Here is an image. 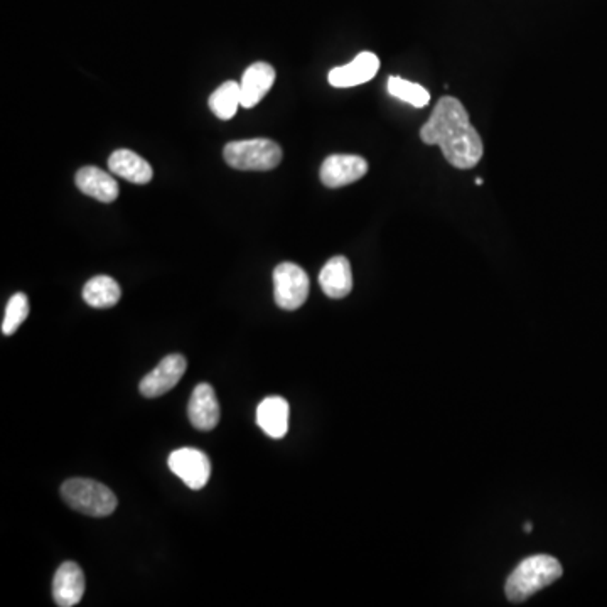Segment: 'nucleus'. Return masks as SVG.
<instances>
[{"label":"nucleus","mask_w":607,"mask_h":607,"mask_svg":"<svg viewBox=\"0 0 607 607\" xmlns=\"http://www.w3.org/2000/svg\"><path fill=\"white\" fill-rule=\"evenodd\" d=\"M420 139L427 146L440 147L446 160L456 169H473L485 156L481 135L458 98L438 100L430 119L420 129Z\"/></svg>","instance_id":"f257e3e1"},{"label":"nucleus","mask_w":607,"mask_h":607,"mask_svg":"<svg viewBox=\"0 0 607 607\" xmlns=\"http://www.w3.org/2000/svg\"><path fill=\"white\" fill-rule=\"evenodd\" d=\"M562 573L564 569L559 560L550 555H534L520 562L518 567L511 572L505 593L511 602H523L550 583L559 581Z\"/></svg>","instance_id":"f03ea898"},{"label":"nucleus","mask_w":607,"mask_h":607,"mask_svg":"<svg viewBox=\"0 0 607 607\" xmlns=\"http://www.w3.org/2000/svg\"><path fill=\"white\" fill-rule=\"evenodd\" d=\"M61 498L74 511L93 518L109 516L117 510V496L109 486L86 477H72L61 486Z\"/></svg>","instance_id":"7ed1b4c3"},{"label":"nucleus","mask_w":607,"mask_h":607,"mask_svg":"<svg viewBox=\"0 0 607 607\" xmlns=\"http://www.w3.org/2000/svg\"><path fill=\"white\" fill-rule=\"evenodd\" d=\"M223 158L233 169L272 170L282 160V149L270 139H248L226 144Z\"/></svg>","instance_id":"20e7f679"},{"label":"nucleus","mask_w":607,"mask_h":607,"mask_svg":"<svg viewBox=\"0 0 607 607\" xmlns=\"http://www.w3.org/2000/svg\"><path fill=\"white\" fill-rule=\"evenodd\" d=\"M309 295V277L304 268L284 262L274 270V297L284 311L303 307Z\"/></svg>","instance_id":"39448f33"},{"label":"nucleus","mask_w":607,"mask_h":607,"mask_svg":"<svg viewBox=\"0 0 607 607\" xmlns=\"http://www.w3.org/2000/svg\"><path fill=\"white\" fill-rule=\"evenodd\" d=\"M169 469L191 489H203L211 477V462L203 450L193 448L176 449L168 459Z\"/></svg>","instance_id":"423d86ee"},{"label":"nucleus","mask_w":607,"mask_h":607,"mask_svg":"<svg viewBox=\"0 0 607 607\" xmlns=\"http://www.w3.org/2000/svg\"><path fill=\"white\" fill-rule=\"evenodd\" d=\"M188 368L186 358L182 354H169L160 363L142 378L139 390L146 399H158L174 389Z\"/></svg>","instance_id":"0eeeda50"},{"label":"nucleus","mask_w":607,"mask_h":607,"mask_svg":"<svg viewBox=\"0 0 607 607\" xmlns=\"http://www.w3.org/2000/svg\"><path fill=\"white\" fill-rule=\"evenodd\" d=\"M368 172V162L360 156L332 154L321 166V181L331 189H338L360 181Z\"/></svg>","instance_id":"6e6552de"},{"label":"nucleus","mask_w":607,"mask_h":607,"mask_svg":"<svg viewBox=\"0 0 607 607\" xmlns=\"http://www.w3.org/2000/svg\"><path fill=\"white\" fill-rule=\"evenodd\" d=\"M85 594V573L74 562H64L53 579V599L56 606L73 607Z\"/></svg>","instance_id":"1a4fd4ad"},{"label":"nucleus","mask_w":607,"mask_h":607,"mask_svg":"<svg viewBox=\"0 0 607 607\" xmlns=\"http://www.w3.org/2000/svg\"><path fill=\"white\" fill-rule=\"evenodd\" d=\"M188 415H189L191 425L198 430H203V432H209L218 425V399H217V393L209 383L196 385V389L191 393L189 403H188Z\"/></svg>","instance_id":"9d476101"},{"label":"nucleus","mask_w":607,"mask_h":607,"mask_svg":"<svg viewBox=\"0 0 607 607\" xmlns=\"http://www.w3.org/2000/svg\"><path fill=\"white\" fill-rule=\"evenodd\" d=\"M380 70V60L373 53H360L350 64L329 72V83L334 88H352L373 80Z\"/></svg>","instance_id":"9b49d317"},{"label":"nucleus","mask_w":607,"mask_h":607,"mask_svg":"<svg viewBox=\"0 0 607 607\" xmlns=\"http://www.w3.org/2000/svg\"><path fill=\"white\" fill-rule=\"evenodd\" d=\"M275 83V70L268 63H255L246 68L243 73L242 83V107L243 109H254L264 97L270 92V88Z\"/></svg>","instance_id":"f8f14e48"},{"label":"nucleus","mask_w":607,"mask_h":607,"mask_svg":"<svg viewBox=\"0 0 607 607\" xmlns=\"http://www.w3.org/2000/svg\"><path fill=\"white\" fill-rule=\"evenodd\" d=\"M76 186L83 195L100 203H113L119 198V182L109 172L95 166H86L76 174Z\"/></svg>","instance_id":"ddd939ff"},{"label":"nucleus","mask_w":607,"mask_h":607,"mask_svg":"<svg viewBox=\"0 0 607 607\" xmlns=\"http://www.w3.org/2000/svg\"><path fill=\"white\" fill-rule=\"evenodd\" d=\"M256 424L268 438H282L289 430V403L282 397H267L256 407Z\"/></svg>","instance_id":"4468645a"},{"label":"nucleus","mask_w":607,"mask_h":607,"mask_svg":"<svg viewBox=\"0 0 607 607\" xmlns=\"http://www.w3.org/2000/svg\"><path fill=\"white\" fill-rule=\"evenodd\" d=\"M323 292L331 299H344L352 289V272L346 256H332L319 274Z\"/></svg>","instance_id":"2eb2a0df"},{"label":"nucleus","mask_w":607,"mask_h":607,"mask_svg":"<svg viewBox=\"0 0 607 607\" xmlns=\"http://www.w3.org/2000/svg\"><path fill=\"white\" fill-rule=\"evenodd\" d=\"M109 169L111 174L134 184H147L154 176V170L146 159L129 149H119L110 156Z\"/></svg>","instance_id":"dca6fc26"},{"label":"nucleus","mask_w":607,"mask_h":607,"mask_svg":"<svg viewBox=\"0 0 607 607\" xmlns=\"http://www.w3.org/2000/svg\"><path fill=\"white\" fill-rule=\"evenodd\" d=\"M120 285L109 275H97L83 287V299L95 309H109L120 301Z\"/></svg>","instance_id":"f3484780"},{"label":"nucleus","mask_w":607,"mask_h":607,"mask_svg":"<svg viewBox=\"0 0 607 607\" xmlns=\"http://www.w3.org/2000/svg\"><path fill=\"white\" fill-rule=\"evenodd\" d=\"M209 109L221 120H230L235 117L236 110L242 105V90L240 83L236 82H226L218 86L213 95L207 100Z\"/></svg>","instance_id":"a211bd4d"},{"label":"nucleus","mask_w":607,"mask_h":607,"mask_svg":"<svg viewBox=\"0 0 607 607\" xmlns=\"http://www.w3.org/2000/svg\"><path fill=\"white\" fill-rule=\"evenodd\" d=\"M387 88L391 97L399 98L415 109H424L430 101V93L424 86L403 80L400 76H390Z\"/></svg>","instance_id":"6ab92c4d"},{"label":"nucleus","mask_w":607,"mask_h":607,"mask_svg":"<svg viewBox=\"0 0 607 607\" xmlns=\"http://www.w3.org/2000/svg\"><path fill=\"white\" fill-rule=\"evenodd\" d=\"M27 316H29V299L23 292H17L9 299L5 307V316L2 321V334L13 336L14 332L21 328Z\"/></svg>","instance_id":"aec40b11"},{"label":"nucleus","mask_w":607,"mask_h":607,"mask_svg":"<svg viewBox=\"0 0 607 607\" xmlns=\"http://www.w3.org/2000/svg\"><path fill=\"white\" fill-rule=\"evenodd\" d=\"M525 530H526V532H532V525L526 523V525H525Z\"/></svg>","instance_id":"412c9836"},{"label":"nucleus","mask_w":607,"mask_h":607,"mask_svg":"<svg viewBox=\"0 0 607 607\" xmlns=\"http://www.w3.org/2000/svg\"><path fill=\"white\" fill-rule=\"evenodd\" d=\"M476 184H477V186H483V179L477 178V179H476Z\"/></svg>","instance_id":"4be33fe9"}]
</instances>
